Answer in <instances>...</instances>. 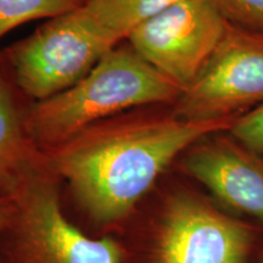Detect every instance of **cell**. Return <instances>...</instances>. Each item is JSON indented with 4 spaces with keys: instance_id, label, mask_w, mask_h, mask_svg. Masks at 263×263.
I'll list each match as a JSON object with an SVG mask.
<instances>
[{
    "instance_id": "9a60e30c",
    "label": "cell",
    "mask_w": 263,
    "mask_h": 263,
    "mask_svg": "<svg viewBox=\"0 0 263 263\" xmlns=\"http://www.w3.org/2000/svg\"><path fill=\"white\" fill-rule=\"evenodd\" d=\"M262 263H263V262H262Z\"/></svg>"
},
{
    "instance_id": "8fae6325",
    "label": "cell",
    "mask_w": 263,
    "mask_h": 263,
    "mask_svg": "<svg viewBox=\"0 0 263 263\" xmlns=\"http://www.w3.org/2000/svg\"><path fill=\"white\" fill-rule=\"evenodd\" d=\"M85 0H0V39L26 22L71 14Z\"/></svg>"
},
{
    "instance_id": "30bf717a",
    "label": "cell",
    "mask_w": 263,
    "mask_h": 263,
    "mask_svg": "<svg viewBox=\"0 0 263 263\" xmlns=\"http://www.w3.org/2000/svg\"><path fill=\"white\" fill-rule=\"evenodd\" d=\"M182 0H85L74 15L111 48L127 41L138 26Z\"/></svg>"
},
{
    "instance_id": "5b68a950",
    "label": "cell",
    "mask_w": 263,
    "mask_h": 263,
    "mask_svg": "<svg viewBox=\"0 0 263 263\" xmlns=\"http://www.w3.org/2000/svg\"><path fill=\"white\" fill-rule=\"evenodd\" d=\"M229 25L213 0H182L138 26L127 41L184 90L201 73Z\"/></svg>"
},
{
    "instance_id": "ba28073f",
    "label": "cell",
    "mask_w": 263,
    "mask_h": 263,
    "mask_svg": "<svg viewBox=\"0 0 263 263\" xmlns=\"http://www.w3.org/2000/svg\"><path fill=\"white\" fill-rule=\"evenodd\" d=\"M182 166L219 201L263 223V159L227 132L196 141L183 154Z\"/></svg>"
},
{
    "instance_id": "8992f818",
    "label": "cell",
    "mask_w": 263,
    "mask_h": 263,
    "mask_svg": "<svg viewBox=\"0 0 263 263\" xmlns=\"http://www.w3.org/2000/svg\"><path fill=\"white\" fill-rule=\"evenodd\" d=\"M14 217L18 246L38 263H121L112 240L90 239L66 219L50 177L33 166L14 192ZM8 228V229H9Z\"/></svg>"
},
{
    "instance_id": "9c48e42d",
    "label": "cell",
    "mask_w": 263,
    "mask_h": 263,
    "mask_svg": "<svg viewBox=\"0 0 263 263\" xmlns=\"http://www.w3.org/2000/svg\"><path fill=\"white\" fill-rule=\"evenodd\" d=\"M37 150L26 132L20 94L0 65V194L11 195L20 179L34 166Z\"/></svg>"
},
{
    "instance_id": "4fadbf2b",
    "label": "cell",
    "mask_w": 263,
    "mask_h": 263,
    "mask_svg": "<svg viewBox=\"0 0 263 263\" xmlns=\"http://www.w3.org/2000/svg\"><path fill=\"white\" fill-rule=\"evenodd\" d=\"M230 24L263 34V0H213Z\"/></svg>"
},
{
    "instance_id": "7c38bea8",
    "label": "cell",
    "mask_w": 263,
    "mask_h": 263,
    "mask_svg": "<svg viewBox=\"0 0 263 263\" xmlns=\"http://www.w3.org/2000/svg\"><path fill=\"white\" fill-rule=\"evenodd\" d=\"M227 133L245 149L263 159V103L235 118Z\"/></svg>"
},
{
    "instance_id": "52a82bcc",
    "label": "cell",
    "mask_w": 263,
    "mask_h": 263,
    "mask_svg": "<svg viewBox=\"0 0 263 263\" xmlns=\"http://www.w3.org/2000/svg\"><path fill=\"white\" fill-rule=\"evenodd\" d=\"M251 232L202 197L177 192L164 202L156 263H245Z\"/></svg>"
},
{
    "instance_id": "3957f363",
    "label": "cell",
    "mask_w": 263,
    "mask_h": 263,
    "mask_svg": "<svg viewBox=\"0 0 263 263\" xmlns=\"http://www.w3.org/2000/svg\"><path fill=\"white\" fill-rule=\"evenodd\" d=\"M112 49L73 11L3 49L0 65L17 93L37 103L80 82Z\"/></svg>"
},
{
    "instance_id": "5bb4252c",
    "label": "cell",
    "mask_w": 263,
    "mask_h": 263,
    "mask_svg": "<svg viewBox=\"0 0 263 263\" xmlns=\"http://www.w3.org/2000/svg\"><path fill=\"white\" fill-rule=\"evenodd\" d=\"M14 199L11 195H3L0 194V234L11 224L12 217H14Z\"/></svg>"
},
{
    "instance_id": "7a4b0ae2",
    "label": "cell",
    "mask_w": 263,
    "mask_h": 263,
    "mask_svg": "<svg viewBox=\"0 0 263 263\" xmlns=\"http://www.w3.org/2000/svg\"><path fill=\"white\" fill-rule=\"evenodd\" d=\"M182 91L129 45H117L71 88L25 107V128L33 145L45 151L126 111L172 105Z\"/></svg>"
},
{
    "instance_id": "277c9868",
    "label": "cell",
    "mask_w": 263,
    "mask_h": 263,
    "mask_svg": "<svg viewBox=\"0 0 263 263\" xmlns=\"http://www.w3.org/2000/svg\"><path fill=\"white\" fill-rule=\"evenodd\" d=\"M263 103V34L230 24L215 54L172 104L194 122L235 120Z\"/></svg>"
},
{
    "instance_id": "6da1fadb",
    "label": "cell",
    "mask_w": 263,
    "mask_h": 263,
    "mask_svg": "<svg viewBox=\"0 0 263 263\" xmlns=\"http://www.w3.org/2000/svg\"><path fill=\"white\" fill-rule=\"evenodd\" d=\"M159 106V105H155ZM145 106L106 118L45 150L85 211L99 222L122 218L177 157L234 120L194 122L170 107Z\"/></svg>"
}]
</instances>
